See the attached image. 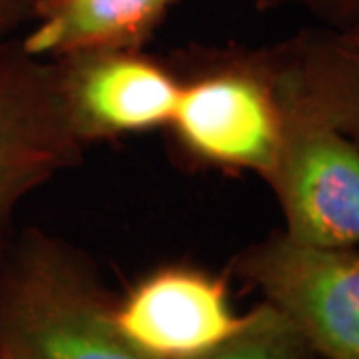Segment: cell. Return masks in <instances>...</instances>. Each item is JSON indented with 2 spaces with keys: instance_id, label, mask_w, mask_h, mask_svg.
<instances>
[{
  "instance_id": "obj_13",
  "label": "cell",
  "mask_w": 359,
  "mask_h": 359,
  "mask_svg": "<svg viewBox=\"0 0 359 359\" xmlns=\"http://www.w3.org/2000/svg\"><path fill=\"white\" fill-rule=\"evenodd\" d=\"M0 359H8V358H6V355H2V353H0Z\"/></svg>"
},
{
  "instance_id": "obj_2",
  "label": "cell",
  "mask_w": 359,
  "mask_h": 359,
  "mask_svg": "<svg viewBox=\"0 0 359 359\" xmlns=\"http://www.w3.org/2000/svg\"><path fill=\"white\" fill-rule=\"evenodd\" d=\"M192 70L180 78L168 126L194 164L252 172L268 180L283 138L285 110L264 48L186 54Z\"/></svg>"
},
{
  "instance_id": "obj_8",
  "label": "cell",
  "mask_w": 359,
  "mask_h": 359,
  "mask_svg": "<svg viewBox=\"0 0 359 359\" xmlns=\"http://www.w3.org/2000/svg\"><path fill=\"white\" fill-rule=\"evenodd\" d=\"M266 54L290 102L359 146V22L299 30Z\"/></svg>"
},
{
  "instance_id": "obj_3",
  "label": "cell",
  "mask_w": 359,
  "mask_h": 359,
  "mask_svg": "<svg viewBox=\"0 0 359 359\" xmlns=\"http://www.w3.org/2000/svg\"><path fill=\"white\" fill-rule=\"evenodd\" d=\"M233 273L262 292L321 359H359V244L321 248L282 230L245 248Z\"/></svg>"
},
{
  "instance_id": "obj_11",
  "label": "cell",
  "mask_w": 359,
  "mask_h": 359,
  "mask_svg": "<svg viewBox=\"0 0 359 359\" xmlns=\"http://www.w3.org/2000/svg\"><path fill=\"white\" fill-rule=\"evenodd\" d=\"M259 11L297 8L311 14L325 26L359 22V0H252Z\"/></svg>"
},
{
  "instance_id": "obj_9",
  "label": "cell",
  "mask_w": 359,
  "mask_h": 359,
  "mask_svg": "<svg viewBox=\"0 0 359 359\" xmlns=\"http://www.w3.org/2000/svg\"><path fill=\"white\" fill-rule=\"evenodd\" d=\"M178 0H40L20 42L39 58L82 50H142Z\"/></svg>"
},
{
  "instance_id": "obj_1",
  "label": "cell",
  "mask_w": 359,
  "mask_h": 359,
  "mask_svg": "<svg viewBox=\"0 0 359 359\" xmlns=\"http://www.w3.org/2000/svg\"><path fill=\"white\" fill-rule=\"evenodd\" d=\"M0 353L8 359H148L122 335L90 262L44 231L0 256Z\"/></svg>"
},
{
  "instance_id": "obj_7",
  "label": "cell",
  "mask_w": 359,
  "mask_h": 359,
  "mask_svg": "<svg viewBox=\"0 0 359 359\" xmlns=\"http://www.w3.org/2000/svg\"><path fill=\"white\" fill-rule=\"evenodd\" d=\"M245 320L231 308L226 278L164 266L116 302L122 335L148 359H194L224 344Z\"/></svg>"
},
{
  "instance_id": "obj_5",
  "label": "cell",
  "mask_w": 359,
  "mask_h": 359,
  "mask_svg": "<svg viewBox=\"0 0 359 359\" xmlns=\"http://www.w3.org/2000/svg\"><path fill=\"white\" fill-rule=\"evenodd\" d=\"M282 100V146L266 180L282 208V231L308 245L359 244V146Z\"/></svg>"
},
{
  "instance_id": "obj_4",
  "label": "cell",
  "mask_w": 359,
  "mask_h": 359,
  "mask_svg": "<svg viewBox=\"0 0 359 359\" xmlns=\"http://www.w3.org/2000/svg\"><path fill=\"white\" fill-rule=\"evenodd\" d=\"M54 60L32 56L20 36L0 42V256L20 204L82 160Z\"/></svg>"
},
{
  "instance_id": "obj_6",
  "label": "cell",
  "mask_w": 359,
  "mask_h": 359,
  "mask_svg": "<svg viewBox=\"0 0 359 359\" xmlns=\"http://www.w3.org/2000/svg\"><path fill=\"white\" fill-rule=\"evenodd\" d=\"M52 60L84 146L168 126L174 114L180 76L142 50H82Z\"/></svg>"
},
{
  "instance_id": "obj_12",
  "label": "cell",
  "mask_w": 359,
  "mask_h": 359,
  "mask_svg": "<svg viewBox=\"0 0 359 359\" xmlns=\"http://www.w3.org/2000/svg\"><path fill=\"white\" fill-rule=\"evenodd\" d=\"M40 0H0V42L18 39L34 22Z\"/></svg>"
},
{
  "instance_id": "obj_10",
  "label": "cell",
  "mask_w": 359,
  "mask_h": 359,
  "mask_svg": "<svg viewBox=\"0 0 359 359\" xmlns=\"http://www.w3.org/2000/svg\"><path fill=\"white\" fill-rule=\"evenodd\" d=\"M194 359H320L292 321L269 302L245 313L242 327Z\"/></svg>"
}]
</instances>
